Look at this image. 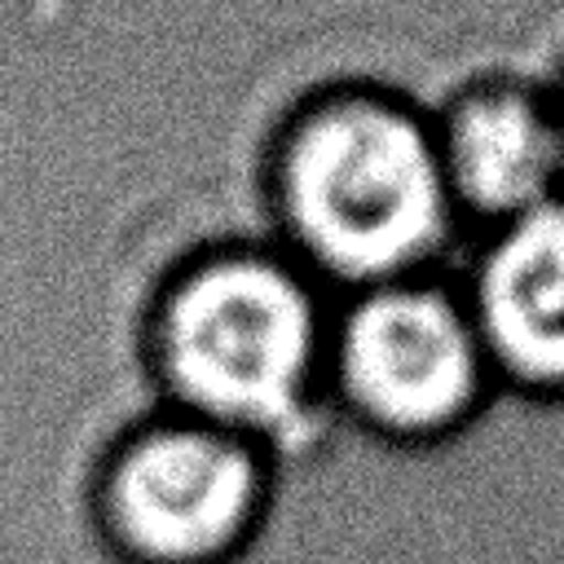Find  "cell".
<instances>
[{"instance_id":"cell-1","label":"cell","mask_w":564,"mask_h":564,"mask_svg":"<svg viewBox=\"0 0 564 564\" xmlns=\"http://www.w3.org/2000/svg\"><path fill=\"white\" fill-rule=\"evenodd\" d=\"M273 181L291 260L335 300L423 278L463 234L432 119L388 93H330L300 110Z\"/></svg>"},{"instance_id":"cell-6","label":"cell","mask_w":564,"mask_h":564,"mask_svg":"<svg viewBox=\"0 0 564 564\" xmlns=\"http://www.w3.org/2000/svg\"><path fill=\"white\" fill-rule=\"evenodd\" d=\"M458 291L498 379L564 392V194L480 238Z\"/></svg>"},{"instance_id":"cell-2","label":"cell","mask_w":564,"mask_h":564,"mask_svg":"<svg viewBox=\"0 0 564 564\" xmlns=\"http://www.w3.org/2000/svg\"><path fill=\"white\" fill-rule=\"evenodd\" d=\"M335 295L286 251H216L154 313V366L176 414L269 436L326 379Z\"/></svg>"},{"instance_id":"cell-5","label":"cell","mask_w":564,"mask_h":564,"mask_svg":"<svg viewBox=\"0 0 564 564\" xmlns=\"http://www.w3.org/2000/svg\"><path fill=\"white\" fill-rule=\"evenodd\" d=\"M432 132L471 247L516 216L564 194L555 97L533 84H471L436 110Z\"/></svg>"},{"instance_id":"cell-3","label":"cell","mask_w":564,"mask_h":564,"mask_svg":"<svg viewBox=\"0 0 564 564\" xmlns=\"http://www.w3.org/2000/svg\"><path fill=\"white\" fill-rule=\"evenodd\" d=\"M489 357L454 278L423 273L335 300L326 383L388 436H441L489 392Z\"/></svg>"},{"instance_id":"cell-7","label":"cell","mask_w":564,"mask_h":564,"mask_svg":"<svg viewBox=\"0 0 564 564\" xmlns=\"http://www.w3.org/2000/svg\"><path fill=\"white\" fill-rule=\"evenodd\" d=\"M555 123H560V145H564V88H560V97H555Z\"/></svg>"},{"instance_id":"cell-4","label":"cell","mask_w":564,"mask_h":564,"mask_svg":"<svg viewBox=\"0 0 564 564\" xmlns=\"http://www.w3.org/2000/svg\"><path fill=\"white\" fill-rule=\"evenodd\" d=\"M260 494L264 458L251 436L163 414L115 449L101 516L137 564H216L247 538Z\"/></svg>"}]
</instances>
